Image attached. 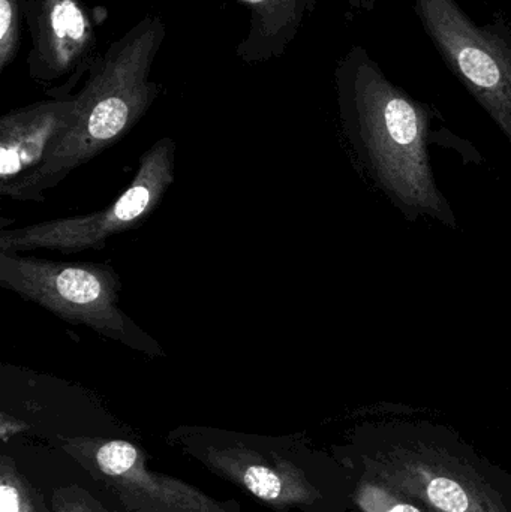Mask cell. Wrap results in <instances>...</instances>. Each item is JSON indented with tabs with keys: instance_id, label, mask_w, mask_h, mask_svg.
<instances>
[{
	"instance_id": "4fadbf2b",
	"label": "cell",
	"mask_w": 511,
	"mask_h": 512,
	"mask_svg": "<svg viewBox=\"0 0 511 512\" xmlns=\"http://www.w3.org/2000/svg\"><path fill=\"white\" fill-rule=\"evenodd\" d=\"M0 512H38L32 489L8 456L0 462Z\"/></svg>"
},
{
	"instance_id": "277c9868",
	"label": "cell",
	"mask_w": 511,
	"mask_h": 512,
	"mask_svg": "<svg viewBox=\"0 0 511 512\" xmlns=\"http://www.w3.org/2000/svg\"><path fill=\"white\" fill-rule=\"evenodd\" d=\"M0 285L68 324L149 357H165L161 345L120 307L122 280L111 265L0 252Z\"/></svg>"
},
{
	"instance_id": "7a4b0ae2",
	"label": "cell",
	"mask_w": 511,
	"mask_h": 512,
	"mask_svg": "<svg viewBox=\"0 0 511 512\" xmlns=\"http://www.w3.org/2000/svg\"><path fill=\"white\" fill-rule=\"evenodd\" d=\"M165 36L164 20L147 15L98 54L84 86L75 93L77 116L71 128L41 167L0 188V195L15 201H44L45 194L69 174L123 140L161 93L150 74Z\"/></svg>"
},
{
	"instance_id": "e0dca14e",
	"label": "cell",
	"mask_w": 511,
	"mask_h": 512,
	"mask_svg": "<svg viewBox=\"0 0 511 512\" xmlns=\"http://www.w3.org/2000/svg\"><path fill=\"white\" fill-rule=\"evenodd\" d=\"M426 508H428V507H426ZM428 512H434V511H431V510H429V508H428Z\"/></svg>"
},
{
	"instance_id": "30bf717a",
	"label": "cell",
	"mask_w": 511,
	"mask_h": 512,
	"mask_svg": "<svg viewBox=\"0 0 511 512\" xmlns=\"http://www.w3.org/2000/svg\"><path fill=\"white\" fill-rule=\"evenodd\" d=\"M206 462L227 480L273 505L314 504L320 493L302 469L279 456L236 447L207 448Z\"/></svg>"
},
{
	"instance_id": "5bb4252c",
	"label": "cell",
	"mask_w": 511,
	"mask_h": 512,
	"mask_svg": "<svg viewBox=\"0 0 511 512\" xmlns=\"http://www.w3.org/2000/svg\"><path fill=\"white\" fill-rule=\"evenodd\" d=\"M26 0H0V72L12 65L21 44Z\"/></svg>"
},
{
	"instance_id": "9a60e30c",
	"label": "cell",
	"mask_w": 511,
	"mask_h": 512,
	"mask_svg": "<svg viewBox=\"0 0 511 512\" xmlns=\"http://www.w3.org/2000/svg\"><path fill=\"white\" fill-rule=\"evenodd\" d=\"M53 512H108L92 498L89 493L78 487L59 489L53 496Z\"/></svg>"
},
{
	"instance_id": "7c38bea8",
	"label": "cell",
	"mask_w": 511,
	"mask_h": 512,
	"mask_svg": "<svg viewBox=\"0 0 511 512\" xmlns=\"http://www.w3.org/2000/svg\"><path fill=\"white\" fill-rule=\"evenodd\" d=\"M354 501L362 512H428L416 499L362 474L354 489Z\"/></svg>"
},
{
	"instance_id": "ba28073f",
	"label": "cell",
	"mask_w": 511,
	"mask_h": 512,
	"mask_svg": "<svg viewBox=\"0 0 511 512\" xmlns=\"http://www.w3.org/2000/svg\"><path fill=\"white\" fill-rule=\"evenodd\" d=\"M30 33L29 75L50 87V98H68L98 54L95 27L81 0H26Z\"/></svg>"
},
{
	"instance_id": "2e32d148",
	"label": "cell",
	"mask_w": 511,
	"mask_h": 512,
	"mask_svg": "<svg viewBox=\"0 0 511 512\" xmlns=\"http://www.w3.org/2000/svg\"><path fill=\"white\" fill-rule=\"evenodd\" d=\"M348 3L354 12H369L375 8L377 0H348Z\"/></svg>"
},
{
	"instance_id": "3957f363",
	"label": "cell",
	"mask_w": 511,
	"mask_h": 512,
	"mask_svg": "<svg viewBox=\"0 0 511 512\" xmlns=\"http://www.w3.org/2000/svg\"><path fill=\"white\" fill-rule=\"evenodd\" d=\"M357 463L434 512H511V477L447 430L372 427Z\"/></svg>"
},
{
	"instance_id": "52a82bcc",
	"label": "cell",
	"mask_w": 511,
	"mask_h": 512,
	"mask_svg": "<svg viewBox=\"0 0 511 512\" xmlns=\"http://www.w3.org/2000/svg\"><path fill=\"white\" fill-rule=\"evenodd\" d=\"M65 450L129 512H228L183 481L155 474L131 442L75 439Z\"/></svg>"
},
{
	"instance_id": "8fae6325",
	"label": "cell",
	"mask_w": 511,
	"mask_h": 512,
	"mask_svg": "<svg viewBox=\"0 0 511 512\" xmlns=\"http://www.w3.org/2000/svg\"><path fill=\"white\" fill-rule=\"evenodd\" d=\"M249 11V29L236 48L242 62L263 63L284 56L317 0H237Z\"/></svg>"
},
{
	"instance_id": "8992f818",
	"label": "cell",
	"mask_w": 511,
	"mask_h": 512,
	"mask_svg": "<svg viewBox=\"0 0 511 512\" xmlns=\"http://www.w3.org/2000/svg\"><path fill=\"white\" fill-rule=\"evenodd\" d=\"M414 11L447 68L511 144V32L501 21L479 26L456 0H413Z\"/></svg>"
},
{
	"instance_id": "9c48e42d",
	"label": "cell",
	"mask_w": 511,
	"mask_h": 512,
	"mask_svg": "<svg viewBox=\"0 0 511 512\" xmlns=\"http://www.w3.org/2000/svg\"><path fill=\"white\" fill-rule=\"evenodd\" d=\"M77 116L74 95L14 108L0 119V188L47 161Z\"/></svg>"
},
{
	"instance_id": "5b68a950",
	"label": "cell",
	"mask_w": 511,
	"mask_h": 512,
	"mask_svg": "<svg viewBox=\"0 0 511 512\" xmlns=\"http://www.w3.org/2000/svg\"><path fill=\"white\" fill-rule=\"evenodd\" d=\"M176 144L164 137L138 161L128 188L108 206L87 215L50 219L26 227L0 231V252L21 254L56 251L75 254L99 251L108 239L143 225L158 209L174 182Z\"/></svg>"
},
{
	"instance_id": "6da1fadb",
	"label": "cell",
	"mask_w": 511,
	"mask_h": 512,
	"mask_svg": "<svg viewBox=\"0 0 511 512\" xmlns=\"http://www.w3.org/2000/svg\"><path fill=\"white\" fill-rule=\"evenodd\" d=\"M335 83L345 135L378 188L405 212L453 224L429 162L428 105L389 80L360 45L339 60Z\"/></svg>"
}]
</instances>
